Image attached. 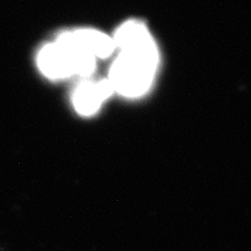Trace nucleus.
I'll list each match as a JSON object with an SVG mask.
<instances>
[{
  "mask_svg": "<svg viewBox=\"0 0 251 251\" xmlns=\"http://www.w3.org/2000/svg\"><path fill=\"white\" fill-rule=\"evenodd\" d=\"M159 59L120 51L109 70L108 80L115 92L126 98H138L150 89Z\"/></svg>",
  "mask_w": 251,
  "mask_h": 251,
  "instance_id": "f257e3e1",
  "label": "nucleus"
},
{
  "mask_svg": "<svg viewBox=\"0 0 251 251\" xmlns=\"http://www.w3.org/2000/svg\"><path fill=\"white\" fill-rule=\"evenodd\" d=\"M108 78L92 82L85 81L76 86L73 93V104L75 111L83 116H90L99 111L101 104L114 93Z\"/></svg>",
  "mask_w": 251,
  "mask_h": 251,
  "instance_id": "7ed1b4c3",
  "label": "nucleus"
},
{
  "mask_svg": "<svg viewBox=\"0 0 251 251\" xmlns=\"http://www.w3.org/2000/svg\"><path fill=\"white\" fill-rule=\"evenodd\" d=\"M112 38L115 47L120 51L159 58L154 39L143 22L137 20L126 21L116 29Z\"/></svg>",
  "mask_w": 251,
  "mask_h": 251,
  "instance_id": "f03ea898",
  "label": "nucleus"
},
{
  "mask_svg": "<svg viewBox=\"0 0 251 251\" xmlns=\"http://www.w3.org/2000/svg\"><path fill=\"white\" fill-rule=\"evenodd\" d=\"M37 66L50 80H62L74 75L67 54L56 41L45 44L37 54Z\"/></svg>",
  "mask_w": 251,
  "mask_h": 251,
  "instance_id": "20e7f679",
  "label": "nucleus"
},
{
  "mask_svg": "<svg viewBox=\"0 0 251 251\" xmlns=\"http://www.w3.org/2000/svg\"><path fill=\"white\" fill-rule=\"evenodd\" d=\"M65 50L74 75L89 76L96 69L97 58L76 41L72 30L64 31L54 40Z\"/></svg>",
  "mask_w": 251,
  "mask_h": 251,
  "instance_id": "39448f33",
  "label": "nucleus"
},
{
  "mask_svg": "<svg viewBox=\"0 0 251 251\" xmlns=\"http://www.w3.org/2000/svg\"><path fill=\"white\" fill-rule=\"evenodd\" d=\"M74 37L97 59H106L116 50L112 37L93 28H78L72 30Z\"/></svg>",
  "mask_w": 251,
  "mask_h": 251,
  "instance_id": "423d86ee",
  "label": "nucleus"
}]
</instances>
